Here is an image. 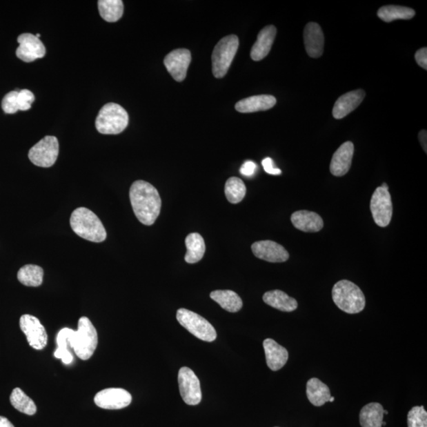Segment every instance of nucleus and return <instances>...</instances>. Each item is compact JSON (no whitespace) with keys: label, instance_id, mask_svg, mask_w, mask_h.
<instances>
[{"label":"nucleus","instance_id":"18","mask_svg":"<svg viewBox=\"0 0 427 427\" xmlns=\"http://www.w3.org/2000/svg\"><path fill=\"white\" fill-rule=\"evenodd\" d=\"M306 50L312 58L321 57L324 52V37L321 26L315 23H309L304 30Z\"/></svg>","mask_w":427,"mask_h":427},{"label":"nucleus","instance_id":"23","mask_svg":"<svg viewBox=\"0 0 427 427\" xmlns=\"http://www.w3.org/2000/svg\"><path fill=\"white\" fill-rule=\"evenodd\" d=\"M306 395L310 402L316 407L323 406L329 402L331 393L330 389L318 378H311L307 382Z\"/></svg>","mask_w":427,"mask_h":427},{"label":"nucleus","instance_id":"41","mask_svg":"<svg viewBox=\"0 0 427 427\" xmlns=\"http://www.w3.org/2000/svg\"><path fill=\"white\" fill-rule=\"evenodd\" d=\"M0 427H14L10 421L3 416H0Z\"/></svg>","mask_w":427,"mask_h":427},{"label":"nucleus","instance_id":"26","mask_svg":"<svg viewBox=\"0 0 427 427\" xmlns=\"http://www.w3.org/2000/svg\"><path fill=\"white\" fill-rule=\"evenodd\" d=\"M384 418V408L378 403L366 404L361 408L359 421L361 427H381Z\"/></svg>","mask_w":427,"mask_h":427},{"label":"nucleus","instance_id":"29","mask_svg":"<svg viewBox=\"0 0 427 427\" xmlns=\"http://www.w3.org/2000/svg\"><path fill=\"white\" fill-rule=\"evenodd\" d=\"M97 5L101 18L106 21L115 23L122 17L123 3L121 0H100Z\"/></svg>","mask_w":427,"mask_h":427},{"label":"nucleus","instance_id":"14","mask_svg":"<svg viewBox=\"0 0 427 427\" xmlns=\"http://www.w3.org/2000/svg\"><path fill=\"white\" fill-rule=\"evenodd\" d=\"M19 44L16 55L24 62H32L37 59L44 57L46 47L36 35L31 34H21L18 37Z\"/></svg>","mask_w":427,"mask_h":427},{"label":"nucleus","instance_id":"36","mask_svg":"<svg viewBox=\"0 0 427 427\" xmlns=\"http://www.w3.org/2000/svg\"><path fill=\"white\" fill-rule=\"evenodd\" d=\"M35 100V96L29 90L19 91L18 105L19 110L21 111L29 110L32 102Z\"/></svg>","mask_w":427,"mask_h":427},{"label":"nucleus","instance_id":"4","mask_svg":"<svg viewBox=\"0 0 427 427\" xmlns=\"http://www.w3.org/2000/svg\"><path fill=\"white\" fill-rule=\"evenodd\" d=\"M332 299L339 310L355 315L364 310L366 298L358 286L348 280L339 281L332 288Z\"/></svg>","mask_w":427,"mask_h":427},{"label":"nucleus","instance_id":"30","mask_svg":"<svg viewBox=\"0 0 427 427\" xmlns=\"http://www.w3.org/2000/svg\"><path fill=\"white\" fill-rule=\"evenodd\" d=\"M44 271L40 266L27 264L21 268L18 272V279L21 284L27 286H39L42 284Z\"/></svg>","mask_w":427,"mask_h":427},{"label":"nucleus","instance_id":"31","mask_svg":"<svg viewBox=\"0 0 427 427\" xmlns=\"http://www.w3.org/2000/svg\"><path fill=\"white\" fill-rule=\"evenodd\" d=\"M12 406L21 413L32 415L37 413V406L32 399L19 388H16L10 397Z\"/></svg>","mask_w":427,"mask_h":427},{"label":"nucleus","instance_id":"38","mask_svg":"<svg viewBox=\"0 0 427 427\" xmlns=\"http://www.w3.org/2000/svg\"><path fill=\"white\" fill-rule=\"evenodd\" d=\"M262 165L264 170L268 172V175H280L282 174V171H281L278 168H275L274 166L273 160L271 158H266L262 161Z\"/></svg>","mask_w":427,"mask_h":427},{"label":"nucleus","instance_id":"37","mask_svg":"<svg viewBox=\"0 0 427 427\" xmlns=\"http://www.w3.org/2000/svg\"><path fill=\"white\" fill-rule=\"evenodd\" d=\"M257 166L255 162L247 161L242 165L240 169V172L243 176L252 177L255 175Z\"/></svg>","mask_w":427,"mask_h":427},{"label":"nucleus","instance_id":"12","mask_svg":"<svg viewBox=\"0 0 427 427\" xmlns=\"http://www.w3.org/2000/svg\"><path fill=\"white\" fill-rule=\"evenodd\" d=\"M132 397L126 389L106 388L96 394L95 403L97 407L108 410L126 408L132 403Z\"/></svg>","mask_w":427,"mask_h":427},{"label":"nucleus","instance_id":"3","mask_svg":"<svg viewBox=\"0 0 427 427\" xmlns=\"http://www.w3.org/2000/svg\"><path fill=\"white\" fill-rule=\"evenodd\" d=\"M69 342L79 359L88 360L94 355L99 339L94 324L88 317L79 319L77 331L70 328Z\"/></svg>","mask_w":427,"mask_h":427},{"label":"nucleus","instance_id":"39","mask_svg":"<svg viewBox=\"0 0 427 427\" xmlns=\"http://www.w3.org/2000/svg\"><path fill=\"white\" fill-rule=\"evenodd\" d=\"M415 61L421 68L427 70V48L426 47L420 48L415 53Z\"/></svg>","mask_w":427,"mask_h":427},{"label":"nucleus","instance_id":"43","mask_svg":"<svg viewBox=\"0 0 427 427\" xmlns=\"http://www.w3.org/2000/svg\"><path fill=\"white\" fill-rule=\"evenodd\" d=\"M335 401V398L333 397H331L330 399H329V402H333Z\"/></svg>","mask_w":427,"mask_h":427},{"label":"nucleus","instance_id":"5","mask_svg":"<svg viewBox=\"0 0 427 427\" xmlns=\"http://www.w3.org/2000/svg\"><path fill=\"white\" fill-rule=\"evenodd\" d=\"M129 117L122 106L108 103L101 108L97 115L95 126L97 131L105 135L121 133L128 126Z\"/></svg>","mask_w":427,"mask_h":427},{"label":"nucleus","instance_id":"9","mask_svg":"<svg viewBox=\"0 0 427 427\" xmlns=\"http://www.w3.org/2000/svg\"><path fill=\"white\" fill-rule=\"evenodd\" d=\"M370 210L377 226L386 227L390 224L393 208L391 195L387 189L377 188L371 198Z\"/></svg>","mask_w":427,"mask_h":427},{"label":"nucleus","instance_id":"34","mask_svg":"<svg viewBox=\"0 0 427 427\" xmlns=\"http://www.w3.org/2000/svg\"><path fill=\"white\" fill-rule=\"evenodd\" d=\"M408 427H427V413L424 406H415L408 415Z\"/></svg>","mask_w":427,"mask_h":427},{"label":"nucleus","instance_id":"15","mask_svg":"<svg viewBox=\"0 0 427 427\" xmlns=\"http://www.w3.org/2000/svg\"><path fill=\"white\" fill-rule=\"evenodd\" d=\"M252 250L257 258L271 263L285 262L290 257L284 246L269 240L253 243Z\"/></svg>","mask_w":427,"mask_h":427},{"label":"nucleus","instance_id":"33","mask_svg":"<svg viewBox=\"0 0 427 427\" xmlns=\"http://www.w3.org/2000/svg\"><path fill=\"white\" fill-rule=\"evenodd\" d=\"M70 328H64L58 333L57 341L58 348L54 353L57 359H61L63 363L66 365L71 364L73 361V356L68 350Z\"/></svg>","mask_w":427,"mask_h":427},{"label":"nucleus","instance_id":"16","mask_svg":"<svg viewBox=\"0 0 427 427\" xmlns=\"http://www.w3.org/2000/svg\"><path fill=\"white\" fill-rule=\"evenodd\" d=\"M355 147L350 141L343 143L334 153L330 171L336 177H343L348 174L352 162Z\"/></svg>","mask_w":427,"mask_h":427},{"label":"nucleus","instance_id":"8","mask_svg":"<svg viewBox=\"0 0 427 427\" xmlns=\"http://www.w3.org/2000/svg\"><path fill=\"white\" fill-rule=\"evenodd\" d=\"M59 155V142L55 137H46L35 144L29 151V159L35 166H52Z\"/></svg>","mask_w":427,"mask_h":427},{"label":"nucleus","instance_id":"10","mask_svg":"<svg viewBox=\"0 0 427 427\" xmlns=\"http://www.w3.org/2000/svg\"><path fill=\"white\" fill-rule=\"evenodd\" d=\"M178 383L183 401L188 405H198L202 401L201 382L188 367H182L178 374Z\"/></svg>","mask_w":427,"mask_h":427},{"label":"nucleus","instance_id":"44","mask_svg":"<svg viewBox=\"0 0 427 427\" xmlns=\"http://www.w3.org/2000/svg\"><path fill=\"white\" fill-rule=\"evenodd\" d=\"M388 410H384V415H388Z\"/></svg>","mask_w":427,"mask_h":427},{"label":"nucleus","instance_id":"35","mask_svg":"<svg viewBox=\"0 0 427 427\" xmlns=\"http://www.w3.org/2000/svg\"><path fill=\"white\" fill-rule=\"evenodd\" d=\"M18 95L19 91H12L5 95L2 101V109L5 112L8 113V115H14L19 110Z\"/></svg>","mask_w":427,"mask_h":427},{"label":"nucleus","instance_id":"11","mask_svg":"<svg viewBox=\"0 0 427 427\" xmlns=\"http://www.w3.org/2000/svg\"><path fill=\"white\" fill-rule=\"evenodd\" d=\"M21 330L32 348L42 350L48 344V335L44 326L37 317L25 315L20 318Z\"/></svg>","mask_w":427,"mask_h":427},{"label":"nucleus","instance_id":"40","mask_svg":"<svg viewBox=\"0 0 427 427\" xmlns=\"http://www.w3.org/2000/svg\"><path fill=\"white\" fill-rule=\"evenodd\" d=\"M419 141L421 145V147H423L424 150H425V152H427V132L426 131V130H421V131L419 132Z\"/></svg>","mask_w":427,"mask_h":427},{"label":"nucleus","instance_id":"24","mask_svg":"<svg viewBox=\"0 0 427 427\" xmlns=\"http://www.w3.org/2000/svg\"><path fill=\"white\" fill-rule=\"evenodd\" d=\"M263 300L267 305L284 312L295 311L299 306L298 301L279 290L266 292Z\"/></svg>","mask_w":427,"mask_h":427},{"label":"nucleus","instance_id":"42","mask_svg":"<svg viewBox=\"0 0 427 427\" xmlns=\"http://www.w3.org/2000/svg\"><path fill=\"white\" fill-rule=\"evenodd\" d=\"M381 187H382L383 188L387 189V190H388V186L386 183H383Z\"/></svg>","mask_w":427,"mask_h":427},{"label":"nucleus","instance_id":"13","mask_svg":"<svg viewBox=\"0 0 427 427\" xmlns=\"http://www.w3.org/2000/svg\"><path fill=\"white\" fill-rule=\"evenodd\" d=\"M191 52L185 48L172 51L164 59L167 71L177 82H182L187 75L189 64L191 63Z\"/></svg>","mask_w":427,"mask_h":427},{"label":"nucleus","instance_id":"22","mask_svg":"<svg viewBox=\"0 0 427 427\" xmlns=\"http://www.w3.org/2000/svg\"><path fill=\"white\" fill-rule=\"evenodd\" d=\"M277 104V99L272 95H257L237 102L235 109L242 113L256 112L272 109Z\"/></svg>","mask_w":427,"mask_h":427},{"label":"nucleus","instance_id":"7","mask_svg":"<svg viewBox=\"0 0 427 427\" xmlns=\"http://www.w3.org/2000/svg\"><path fill=\"white\" fill-rule=\"evenodd\" d=\"M177 319L181 326L203 341L213 342L217 338L212 324L196 312L182 308L177 310Z\"/></svg>","mask_w":427,"mask_h":427},{"label":"nucleus","instance_id":"21","mask_svg":"<svg viewBox=\"0 0 427 427\" xmlns=\"http://www.w3.org/2000/svg\"><path fill=\"white\" fill-rule=\"evenodd\" d=\"M290 219L296 229L306 233H315L324 227L321 216L309 210H299L291 215Z\"/></svg>","mask_w":427,"mask_h":427},{"label":"nucleus","instance_id":"27","mask_svg":"<svg viewBox=\"0 0 427 427\" xmlns=\"http://www.w3.org/2000/svg\"><path fill=\"white\" fill-rule=\"evenodd\" d=\"M186 245L187 247L186 261L188 264H196L201 261L206 250L203 237L197 233L188 235L186 239Z\"/></svg>","mask_w":427,"mask_h":427},{"label":"nucleus","instance_id":"6","mask_svg":"<svg viewBox=\"0 0 427 427\" xmlns=\"http://www.w3.org/2000/svg\"><path fill=\"white\" fill-rule=\"evenodd\" d=\"M239 47V37L233 34L225 37L218 42L212 53V72L215 78L225 77Z\"/></svg>","mask_w":427,"mask_h":427},{"label":"nucleus","instance_id":"19","mask_svg":"<svg viewBox=\"0 0 427 427\" xmlns=\"http://www.w3.org/2000/svg\"><path fill=\"white\" fill-rule=\"evenodd\" d=\"M277 32V30L274 26L264 27L259 32L257 40L253 45L250 54L254 61H262L268 55V53L271 51Z\"/></svg>","mask_w":427,"mask_h":427},{"label":"nucleus","instance_id":"32","mask_svg":"<svg viewBox=\"0 0 427 427\" xmlns=\"http://www.w3.org/2000/svg\"><path fill=\"white\" fill-rule=\"evenodd\" d=\"M225 194L231 203H239L245 198L246 187L245 183L239 177H230L226 182Z\"/></svg>","mask_w":427,"mask_h":427},{"label":"nucleus","instance_id":"28","mask_svg":"<svg viewBox=\"0 0 427 427\" xmlns=\"http://www.w3.org/2000/svg\"><path fill=\"white\" fill-rule=\"evenodd\" d=\"M415 15V12L412 8L393 6V5L382 7L377 12L378 18L386 21V23H391V21L397 19H412Z\"/></svg>","mask_w":427,"mask_h":427},{"label":"nucleus","instance_id":"17","mask_svg":"<svg viewBox=\"0 0 427 427\" xmlns=\"http://www.w3.org/2000/svg\"><path fill=\"white\" fill-rule=\"evenodd\" d=\"M365 96L364 90H356L339 97L333 107V117L339 120L348 116L363 102Z\"/></svg>","mask_w":427,"mask_h":427},{"label":"nucleus","instance_id":"1","mask_svg":"<svg viewBox=\"0 0 427 427\" xmlns=\"http://www.w3.org/2000/svg\"><path fill=\"white\" fill-rule=\"evenodd\" d=\"M130 201L140 223L151 226L155 223L161 212V199L158 190L150 183L135 181L130 188Z\"/></svg>","mask_w":427,"mask_h":427},{"label":"nucleus","instance_id":"25","mask_svg":"<svg viewBox=\"0 0 427 427\" xmlns=\"http://www.w3.org/2000/svg\"><path fill=\"white\" fill-rule=\"evenodd\" d=\"M210 297L226 311L237 312L241 310L242 300L233 290H215L210 293Z\"/></svg>","mask_w":427,"mask_h":427},{"label":"nucleus","instance_id":"20","mask_svg":"<svg viewBox=\"0 0 427 427\" xmlns=\"http://www.w3.org/2000/svg\"><path fill=\"white\" fill-rule=\"evenodd\" d=\"M263 345L269 368L272 371L282 369L288 363L289 358L288 350L275 342L272 339H266Z\"/></svg>","mask_w":427,"mask_h":427},{"label":"nucleus","instance_id":"2","mask_svg":"<svg viewBox=\"0 0 427 427\" xmlns=\"http://www.w3.org/2000/svg\"><path fill=\"white\" fill-rule=\"evenodd\" d=\"M70 224L75 233L83 239L97 243L106 239L107 234L103 224L99 218L88 208L75 209L70 219Z\"/></svg>","mask_w":427,"mask_h":427},{"label":"nucleus","instance_id":"45","mask_svg":"<svg viewBox=\"0 0 427 427\" xmlns=\"http://www.w3.org/2000/svg\"><path fill=\"white\" fill-rule=\"evenodd\" d=\"M386 421H383L382 426H386Z\"/></svg>","mask_w":427,"mask_h":427}]
</instances>
